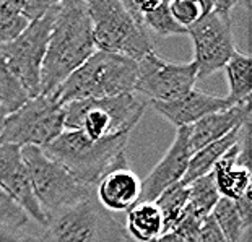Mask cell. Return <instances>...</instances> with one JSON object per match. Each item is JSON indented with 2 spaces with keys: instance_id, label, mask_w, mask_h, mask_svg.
I'll use <instances>...</instances> for the list:
<instances>
[{
  "instance_id": "5bb4252c",
  "label": "cell",
  "mask_w": 252,
  "mask_h": 242,
  "mask_svg": "<svg viewBox=\"0 0 252 242\" xmlns=\"http://www.w3.org/2000/svg\"><path fill=\"white\" fill-rule=\"evenodd\" d=\"M155 111L161 114L176 128H184L194 125L203 117L215 114V112L226 111L234 104L228 98L207 94L203 91L190 90L189 93L179 96L168 103H152Z\"/></svg>"
},
{
  "instance_id": "1f68e13d",
  "label": "cell",
  "mask_w": 252,
  "mask_h": 242,
  "mask_svg": "<svg viewBox=\"0 0 252 242\" xmlns=\"http://www.w3.org/2000/svg\"><path fill=\"white\" fill-rule=\"evenodd\" d=\"M197 242H228V241L224 239V236L221 234V231L218 229L217 223L213 221V218L208 216L205 218V221L202 224Z\"/></svg>"
},
{
  "instance_id": "83f0119b",
  "label": "cell",
  "mask_w": 252,
  "mask_h": 242,
  "mask_svg": "<svg viewBox=\"0 0 252 242\" xmlns=\"http://www.w3.org/2000/svg\"><path fill=\"white\" fill-rule=\"evenodd\" d=\"M0 224L12 226V228L28 229L31 228V219L21 207L7 192L0 189Z\"/></svg>"
},
{
  "instance_id": "484cf974",
  "label": "cell",
  "mask_w": 252,
  "mask_h": 242,
  "mask_svg": "<svg viewBox=\"0 0 252 242\" xmlns=\"http://www.w3.org/2000/svg\"><path fill=\"white\" fill-rule=\"evenodd\" d=\"M28 25L30 21L20 13L15 0H0V46L18 37Z\"/></svg>"
},
{
  "instance_id": "277c9868",
  "label": "cell",
  "mask_w": 252,
  "mask_h": 242,
  "mask_svg": "<svg viewBox=\"0 0 252 242\" xmlns=\"http://www.w3.org/2000/svg\"><path fill=\"white\" fill-rule=\"evenodd\" d=\"M145 109L147 103L133 93L75 101L63 106V127L99 142L119 133H130L143 117Z\"/></svg>"
},
{
  "instance_id": "ac0fdd59",
  "label": "cell",
  "mask_w": 252,
  "mask_h": 242,
  "mask_svg": "<svg viewBox=\"0 0 252 242\" xmlns=\"http://www.w3.org/2000/svg\"><path fill=\"white\" fill-rule=\"evenodd\" d=\"M244 127H246V123L241 128H236V130H233L231 133H228V135L223 137L221 140H217V142L207 145V147L200 148L198 151L192 154L189 166H187V171L181 182L190 184L192 181L198 179V177L210 174L218 161L221 159L233 147L241 143V140H243V135H244Z\"/></svg>"
},
{
  "instance_id": "30bf717a",
  "label": "cell",
  "mask_w": 252,
  "mask_h": 242,
  "mask_svg": "<svg viewBox=\"0 0 252 242\" xmlns=\"http://www.w3.org/2000/svg\"><path fill=\"white\" fill-rule=\"evenodd\" d=\"M197 67L194 62H166L152 51L137 62V80L133 94L145 96L150 103H168L194 90Z\"/></svg>"
},
{
  "instance_id": "52a82bcc",
  "label": "cell",
  "mask_w": 252,
  "mask_h": 242,
  "mask_svg": "<svg viewBox=\"0 0 252 242\" xmlns=\"http://www.w3.org/2000/svg\"><path fill=\"white\" fill-rule=\"evenodd\" d=\"M44 229L47 242H122L126 234L124 224L99 205L94 193L49 214Z\"/></svg>"
},
{
  "instance_id": "836d02e7",
  "label": "cell",
  "mask_w": 252,
  "mask_h": 242,
  "mask_svg": "<svg viewBox=\"0 0 252 242\" xmlns=\"http://www.w3.org/2000/svg\"><path fill=\"white\" fill-rule=\"evenodd\" d=\"M157 242H186V241L181 239L178 234L171 231V233H164V234L159 236V238L157 239Z\"/></svg>"
},
{
  "instance_id": "2e32d148",
  "label": "cell",
  "mask_w": 252,
  "mask_h": 242,
  "mask_svg": "<svg viewBox=\"0 0 252 242\" xmlns=\"http://www.w3.org/2000/svg\"><path fill=\"white\" fill-rule=\"evenodd\" d=\"M142 181L132 169L122 168L109 173L96 185V200L108 212H128L140 202Z\"/></svg>"
},
{
  "instance_id": "5b68a950",
  "label": "cell",
  "mask_w": 252,
  "mask_h": 242,
  "mask_svg": "<svg viewBox=\"0 0 252 242\" xmlns=\"http://www.w3.org/2000/svg\"><path fill=\"white\" fill-rule=\"evenodd\" d=\"M96 51L119 54L138 62L153 51L152 36L137 25L121 0L87 2Z\"/></svg>"
},
{
  "instance_id": "3957f363",
  "label": "cell",
  "mask_w": 252,
  "mask_h": 242,
  "mask_svg": "<svg viewBox=\"0 0 252 242\" xmlns=\"http://www.w3.org/2000/svg\"><path fill=\"white\" fill-rule=\"evenodd\" d=\"M137 62L119 54L96 51L52 91V96L65 106L83 99H101L133 93Z\"/></svg>"
},
{
  "instance_id": "e0dca14e",
  "label": "cell",
  "mask_w": 252,
  "mask_h": 242,
  "mask_svg": "<svg viewBox=\"0 0 252 242\" xmlns=\"http://www.w3.org/2000/svg\"><path fill=\"white\" fill-rule=\"evenodd\" d=\"M241 151V143L233 147L229 151L218 161L212 169L213 182L217 185L220 197L229 200H239L246 193L251 192V168L241 164L238 156Z\"/></svg>"
},
{
  "instance_id": "8992f818",
  "label": "cell",
  "mask_w": 252,
  "mask_h": 242,
  "mask_svg": "<svg viewBox=\"0 0 252 242\" xmlns=\"http://www.w3.org/2000/svg\"><path fill=\"white\" fill-rule=\"evenodd\" d=\"M21 156L30 176L31 189L46 218L93 195V187L78 182L62 164L42 151V148L23 147Z\"/></svg>"
},
{
  "instance_id": "9a60e30c",
  "label": "cell",
  "mask_w": 252,
  "mask_h": 242,
  "mask_svg": "<svg viewBox=\"0 0 252 242\" xmlns=\"http://www.w3.org/2000/svg\"><path fill=\"white\" fill-rule=\"evenodd\" d=\"M248 122H251V104L233 106L226 111L203 117L194 125L187 127L192 154L207 145L221 140L228 133H231L236 128H241Z\"/></svg>"
},
{
  "instance_id": "d6986e66",
  "label": "cell",
  "mask_w": 252,
  "mask_h": 242,
  "mask_svg": "<svg viewBox=\"0 0 252 242\" xmlns=\"http://www.w3.org/2000/svg\"><path fill=\"white\" fill-rule=\"evenodd\" d=\"M126 234L138 242L157 241L164 233L163 218L153 202H138L127 212Z\"/></svg>"
},
{
  "instance_id": "cb8c5ba5",
  "label": "cell",
  "mask_w": 252,
  "mask_h": 242,
  "mask_svg": "<svg viewBox=\"0 0 252 242\" xmlns=\"http://www.w3.org/2000/svg\"><path fill=\"white\" fill-rule=\"evenodd\" d=\"M30 99L31 96L17 78V75L0 59V107L5 109L7 114H12Z\"/></svg>"
},
{
  "instance_id": "44dd1931",
  "label": "cell",
  "mask_w": 252,
  "mask_h": 242,
  "mask_svg": "<svg viewBox=\"0 0 252 242\" xmlns=\"http://www.w3.org/2000/svg\"><path fill=\"white\" fill-rule=\"evenodd\" d=\"M133 7L140 13L143 26L148 33H153L159 37L181 36L187 34L184 28L176 23L169 13V2H155V0H132Z\"/></svg>"
},
{
  "instance_id": "d6a6232c",
  "label": "cell",
  "mask_w": 252,
  "mask_h": 242,
  "mask_svg": "<svg viewBox=\"0 0 252 242\" xmlns=\"http://www.w3.org/2000/svg\"><path fill=\"white\" fill-rule=\"evenodd\" d=\"M236 208H238V213L241 219H243L244 228L248 229L252 221V190L246 193L244 197H241L239 200H236Z\"/></svg>"
},
{
  "instance_id": "d590c367",
  "label": "cell",
  "mask_w": 252,
  "mask_h": 242,
  "mask_svg": "<svg viewBox=\"0 0 252 242\" xmlns=\"http://www.w3.org/2000/svg\"><path fill=\"white\" fill-rule=\"evenodd\" d=\"M122 242H138V241L132 239V238H128L127 234H124V239H122ZM150 242H157V241H150Z\"/></svg>"
},
{
  "instance_id": "603a6c76",
  "label": "cell",
  "mask_w": 252,
  "mask_h": 242,
  "mask_svg": "<svg viewBox=\"0 0 252 242\" xmlns=\"http://www.w3.org/2000/svg\"><path fill=\"white\" fill-rule=\"evenodd\" d=\"M187 189H189V198H187L186 212L194 214L198 219L210 216L213 207L220 200V193L213 182L212 173L192 181L190 184H187Z\"/></svg>"
},
{
  "instance_id": "7c38bea8",
  "label": "cell",
  "mask_w": 252,
  "mask_h": 242,
  "mask_svg": "<svg viewBox=\"0 0 252 242\" xmlns=\"http://www.w3.org/2000/svg\"><path fill=\"white\" fill-rule=\"evenodd\" d=\"M0 189L7 192L18 203L31 221L46 228L47 218L31 189L21 148L15 145L0 143Z\"/></svg>"
},
{
  "instance_id": "9c48e42d",
  "label": "cell",
  "mask_w": 252,
  "mask_h": 242,
  "mask_svg": "<svg viewBox=\"0 0 252 242\" xmlns=\"http://www.w3.org/2000/svg\"><path fill=\"white\" fill-rule=\"evenodd\" d=\"M59 2L39 20L33 21L13 41L0 46V59L17 75L31 98L39 96L41 67L57 17Z\"/></svg>"
},
{
  "instance_id": "e575fe53",
  "label": "cell",
  "mask_w": 252,
  "mask_h": 242,
  "mask_svg": "<svg viewBox=\"0 0 252 242\" xmlns=\"http://www.w3.org/2000/svg\"><path fill=\"white\" fill-rule=\"evenodd\" d=\"M5 117H7V112H5V109H2V107H0V130H2V125H3Z\"/></svg>"
},
{
  "instance_id": "7402d4cb",
  "label": "cell",
  "mask_w": 252,
  "mask_h": 242,
  "mask_svg": "<svg viewBox=\"0 0 252 242\" xmlns=\"http://www.w3.org/2000/svg\"><path fill=\"white\" fill-rule=\"evenodd\" d=\"M187 198H189L187 184L178 182V184L171 185L169 189H166L161 195L153 202L155 205L158 207L159 213H161L164 233H171V231H174L176 226L179 224V221L186 213Z\"/></svg>"
},
{
  "instance_id": "f546056e",
  "label": "cell",
  "mask_w": 252,
  "mask_h": 242,
  "mask_svg": "<svg viewBox=\"0 0 252 242\" xmlns=\"http://www.w3.org/2000/svg\"><path fill=\"white\" fill-rule=\"evenodd\" d=\"M15 3H17V8L20 10V13L23 15V17L30 21V23H33V21L39 20L41 17H44V15L49 12V10L54 7L56 2H39V0H15Z\"/></svg>"
},
{
  "instance_id": "6da1fadb",
  "label": "cell",
  "mask_w": 252,
  "mask_h": 242,
  "mask_svg": "<svg viewBox=\"0 0 252 242\" xmlns=\"http://www.w3.org/2000/svg\"><path fill=\"white\" fill-rule=\"evenodd\" d=\"M96 52L88 5L83 0L59 2L44 60L39 94L52 93Z\"/></svg>"
},
{
  "instance_id": "4fadbf2b",
  "label": "cell",
  "mask_w": 252,
  "mask_h": 242,
  "mask_svg": "<svg viewBox=\"0 0 252 242\" xmlns=\"http://www.w3.org/2000/svg\"><path fill=\"white\" fill-rule=\"evenodd\" d=\"M192 158V150L189 145L187 127L178 128L176 137L168 148V151L158 161V164L142 182L140 202H155L171 185L178 184L184 177L189 161Z\"/></svg>"
},
{
  "instance_id": "ffe728a7",
  "label": "cell",
  "mask_w": 252,
  "mask_h": 242,
  "mask_svg": "<svg viewBox=\"0 0 252 242\" xmlns=\"http://www.w3.org/2000/svg\"><path fill=\"white\" fill-rule=\"evenodd\" d=\"M229 94L226 98L234 106L251 104L252 91V60L248 54L236 51L224 65Z\"/></svg>"
},
{
  "instance_id": "7a4b0ae2",
  "label": "cell",
  "mask_w": 252,
  "mask_h": 242,
  "mask_svg": "<svg viewBox=\"0 0 252 242\" xmlns=\"http://www.w3.org/2000/svg\"><path fill=\"white\" fill-rule=\"evenodd\" d=\"M128 135L130 133H119L93 142L78 130H63L42 151L62 164L78 182L94 187L112 171L127 168Z\"/></svg>"
},
{
  "instance_id": "f1b7e54d",
  "label": "cell",
  "mask_w": 252,
  "mask_h": 242,
  "mask_svg": "<svg viewBox=\"0 0 252 242\" xmlns=\"http://www.w3.org/2000/svg\"><path fill=\"white\" fill-rule=\"evenodd\" d=\"M0 242H47L44 233H33L28 229L12 228L0 224Z\"/></svg>"
},
{
  "instance_id": "4316f807",
  "label": "cell",
  "mask_w": 252,
  "mask_h": 242,
  "mask_svg": "<svg viewBox=\"0 0 252 242\" xmlns=\"http://www.w3.org/2000/svg\"><path fill=\"white\" fill-rule=\"evenodd\" d=\"M168 5L173 20L186 31L203 17L200 0H174V2H169Z\"/></svg>"
},
{
  "instance_id": "ba28073f",
  "label": "cell",
  "mask_w": 252,
  "mask_h": 242,
  "mask_svg": "<svg viewBox=\"0 0 252 242\" xmlns=\"http://www.w3.org/2000/svg\"><path fill=\"white\" fill-rule=\"evenodd\" d=\"M63 130V106L51 93L39 94L7 114L0 130V143L44 148Z\"/></svg>"
},
{
  "instance_id": "8fae6325",
  "label": "cell",
  "mask_w": 252,
  "mask_h": 242,
  "mask_svg": "<svg viewBox=\"0 0 252 242\" xmlns=\"http://www.w3.org/2000/svg\"><path fill=\"white\" fill-rule=\"evenodd\" d=\"M194 44V62L197 67V80H203L218 70L224 68L226 62L236 52L231 34V18L218 15L212 7V12L197 21L187 30Z\"/></svg>"
},
{
  "instance_id": "d4e9b609",
  "label": "cell",
  "mask_w": 252,
  "mask_h": 242,
  "mask_svg": "<svg viewBox=\"0 0 252 242\" xmlns=\"http://www.w3.org/2000/svg\"><path fill=\"white\" fill-rule=\"evenodd\" d=\"M210 216L213 218V221L217 223L218 229L221 231V234L224 236V239L228 242H239L246 228L238 213L236 203L233 200L220 197L217 205L212 210Z\"/></svg>"
},
{
  "instance_id": "4dcf8cb0",
  "label": "cell",
  "mask_w": 252,
  "mask_h": 242,
  "mask_svg": "<svg viewBox=\"0 0 252 242\" xmlns=\"http://www.w3.org/2000/svg\"><path fill=\"white\" fill-rule=\"evenodd\" d=\"M205 219H198L197 216L190 213H184V216L179 221V224L176 226L173 233H176L181 239H184L186 242H197L198 233H200V228Z\"/></svg>"
}]
</instances>
